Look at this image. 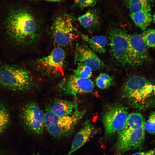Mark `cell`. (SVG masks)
Segmentation results:
<instances>
[{
    "instance_id": "d6986e66",
    "label": "cell",
    "mask_w": 155,
    "mask_h": 155,
    "mask_svg": "<svg viewBox=\"0 0 155 155\" xmlns=\"http://www.w3.org/2000/svg\"><path fill=\"white\" fill-rule=\"evenodd\" d=\"M152 2V0H125L126 6L131 13L143 11L150 12Z\"/></svg>"
},
{
    "instance_id": "52a82bcc",
    "label": "cell",
    "mask_w": 155,
    "mask_h": 155,
    "mask_svg": "<svg viewBox=\"0 0 155 155\" xmlns=\"http://www.w3.org/2000/svg\"><path fill=\"white\" fill-rule=\"evenodd\" d=\"M127 108L121 105L112 107L104 114L102 121L107 135L118 134L124 129L128 116Z\"/></svg>"
},
{
    "instance_id": "484cf974",
    "label": "cell",
    "mask_w": 155,
    "mask_h": 155,
    "mask_svg": "<svg viewBox=\"0 0 155 155\" xmlns=\"http://www.w3.org/2000/svg\"><path fill=\"white\" fill-rule=\"evenodd\" d=\"M75 5L81 8H84L94 6L96 3L97 0H74Z\"/></svg>"
},
{
    "instance_id": "f1b7e54d",
    "label": "cell",
    "mask_w": 155,
    "mask_h": 155,
    "mask_svg": "<svg viewBox=\"0 0 155 155\" xmlns=\"http://www.w3.org/2000/svg\"><path fill=\"white\" fill-rule=\"evenodd\" d=\"M152 19L154 22L155 23V12L154 15Z\"/></svg>"
},
{
    "instance_id": "277c9868",
    "label": "cell",
    "mask_w": 155,
    "mask_h": 155,
    "mask_svg": "<svg viewBox=\"0 0 155 155\" xmlns=\"http://www.w3.org/2000/svg\"><path fill=\"white\" fill-rule=\"evenodd\" d=\"M84 112L75 110L71 115L59 116L54 115L49 110L45 113V127L49 133L55 137H67L71 133Z\"/></svg>"
},
{
    "instance_id": "8992f818",
    "label": "cell",
    "mask_w": 155,
    "mask_h": 155,
    "mask_svg": "<svg viewBox=\"0 0 155 155\" xmlns=\"http://www.w3.org/2000/svg\"><path fill=\"white\" fill-rule=\"evenodd\" d=\"M20 117L24 125L32 132L36 134L43 133L45 127V113L36 103L25 104L21 109Z\"/></svg>"
},
{
    "instance_id": "4fadbf2b",
    "label": "cell",
    "mask_w": 155,
    "mask_h": 155,
    "mask_svg": "<svg viewBox=\"0 0 155 155\" xmlns=\"http://www.w3.org/2000/svg\"><path fill=\"white\" fill-rule=\"evenodd\" d=\"M94 86L93 82L90 78H81L74 75L66 82L63 89L67 94L76 95L92 92Z\"/></svg>"
},
{
    "instance_id": "30bf717a",
    "label": "cell",
    "mask_w": 155,
    "mask_h": 155,
    "mask_svg": "<svg viewBox=\"0 0 155 155\" xmlns=\"http://www.w3.org/2000/svg\"><path fill=\"white\" fill-rule=\"evenodd\" d=\"M128 37L131 66L138 67L144 63L148 58L146 46L142 35L128 34Z\"/></svg>"
},
{
    "instance_id": "4316f807",
    "label": "cell",
    "mask_w": 155,
    "mask_h": 155,
    "mask_svg": "<svg viewBox=\"0 0 155 155\" xmlns=\"http://www.w3.org/2000/svg\"><path fill=\"white\" fill-rule=\"evenodd\" d=\"M131 155H155V148L148 151L136 152Z\"/></svg>"
},
{
    "instance_id": "83f0119b",
    "label": "cell",
    "mask_w": 155,
    "mask_h": 155,
    "mask_svg": "<svg viewBox=\"0 0 155 155\" xmlns=\"http://www.w3.org/2000/svg\"><path fill=\"white\" fill-rule=\"evenodd\" d=\"M50 2H57L59 1L60 0H43Z\"/></svg>"
},
{
    "instance_id": "7402d4cb",
    "label": "cell",
    "mask_w": 155,
    "mask_h": 155,
    "mask_svg": "<svg viewBox=\"0 0 155 155\" xmlns=\"http://www.w3.org/2000/svg\"><path fill=\"white\" fill-rule=\"evenodd\" d=\"M96 83L97 86L102 89H106L113 85V77L105 73L100 74L96 78Z\"/></svg>"
},
{
    "instance_id": "3957f363",
    "label": "cell",
    "mask_w": 155,
    "mask_h": 155,
    "mask_svg": "<svg viewBox=\"0 0 155 155\" xmlns=\"http://www.w3.org/2000/svg\"><path fill=\"white\" fill-rule=\"evenodd\" d=\"M29 72L18 63L0 62V86L8 90L23 92L32 84Z\"/></svg>"
},
{
    "instance_id": "cb8c5ba5",
    "label": "cell",
    "mask_w": 155,
    "mask_h": 155,
    "mask_svg": "<svg viewBox=\"0 0 155 155\" xmlns=\"http://www.w3.org/2000/svg\"><path fill=\"white\" fill-rule=\"evenodd\" d=\"M92 70L89 67L83 65H78L74 70V75L77 77L90 78L92 75Z\"/></svg>"
},
{
    "instance_id": "d4e9b609",
    "label": "cell",
    "mask_w": 155,
    "mask_h": 155,
    "mask_svg": "<svg viewBox=\"0 0 155 155\" xmlns=\"http://www.w3.org/2000/svg\"><path fill=\"white\" fill-rule=\"evenodd\" d=\"M144 128L150 133H155V112L152 113L148 120L145 122Z\"/></svg>"
},
{
    "instance_id": "2e32d148",
    "label": "cell",
    "mask_w": 155,
    "mask_h": 155,
    "mask_svg": "<svg viewBox=\"0 0 155 155\" xmlns=\"http://www.w3.org/2000/svg\"><path fill=\"white\" fill-rule=\"evenodd\" d=\"M81 25L87 28H92L97 26L100 21V18L98 11L92 9L80 16L78 18Z\"/></svg>"
},
{
    "instance_id": "e0dca14e",
    "label": "cell",
    "mask_w": 155,
    "mask_h": 155,
    "mask_svg": "<svg viewBox=\"0 0 155 155\" xmlns=\"http://www.w3.org/2000/svg\"><path fill=\"white\" fill-rule=\"evenodd\" d=\"M130 17L135 24L143 30L146 29L153 20L150 12L147 11L131 13Z\"/></svg>"
},
{
    "instance_id": "9c48e42d",
    "label": "cell",
    "mask_w": 155,
    "mask_h": 155,
    "mask_svg": "<svg viewBox=\"0 0 155 155\" xmlns=\"http://www.w3.org/2000/svg\"><path fill=\"white\" fill-rule=\"evenodd\" d=\"M144 126L123 130L119 134L116 148L121 152L140 148L145 138Z\"/></svg>"
},
{
    "instance_id": "7a4b0ae2",
    "label": "cell",
    "mask_w": 155,
    "mask_h": 155,
    "mask_svg": "<svg viewBox=\"0 0 155 155\" xmlns=\"http://www.w3.org/2000/svg\"><path fill=\"white\" fill-rule=\"evenodd\" d=\"M122 93L124 99L135 108L146 109L155 106V85L141 76L129 78L124 84Z\"/></svg>"
},
{
    "instance_id": "6da1fadb",
    "label": "cell",
    "mask_w": 155,
    "mask_h": 155,
    "mask_svg": "<svg viewBox=\"0 0 155 155\" xmlns=\"http://www.w3.org/2000/svg\"><path fill=\"white\" fill-rule=\"evenodd\" d=\"M32 14L24 9L11 10L0 21V49L7 57L18 58L23 48L32 42L37 30Z\"/></svg>"
},
{
    "instance_id": "5b68a950",
    "label": "cell",
    "mask_w": 155,
    "mask_h": 155,
    "mask_svg": "<svg viewBox=\"0 0 155 155\" xmlns=\"http://www.w3.org/2000/svg\"><path fill=\"white\" fill-rule=\"evenodd\" d=\"M128 34L119 28L110 31L109 38L111 51L116 61L122 65L131 66Z\"/></svg>"
},
{
    "instance_id": "ac0fdd59",
    "label": "cell",
    "mask_w": 155,
    "mask_h": 155,
    "mask_svg": "<svg viewBox=\"0 0 155 155\" xmlns=\"http://www.w3.org/2000/svg\"><path fill=\"white\" fill-rule=\"evenodd\" d=\"M82 36L93 50L100 53L105 52L106 47L108 42V39L106 36L98 35L90 38L88 36L84 35Z\"/></svg>"
},
{
    "instance_id": "ba28073f",
    "label": "cell",
    "mask_w": 155,
    "mask_h": 155,
    "mask_svg": "<svg viewBox=\"0 0 155 155\" xmlns=\"http://www.w3.org/2000/svg\"><path fill=\"white\" fill-rule=\"evenodd\" d=\"M52 30L54 42L60 46L68 45L77 36L74 33L71 19L66 15H60L56 19Z\"/></svg>"
},
{
    "instance_id": "7c38bea8",
    "label": "cell",
    "mask_w": 155,
    "mask_h": 155,
    "mask_svg": "<svg viewBox=\"0 0 155 155\" xmlns=\"http://www.w3.org/2000/svg\"><path fill=\"white\" fill-rule=\"evenodd\" d=\"M75 61L78 65L90 67L92 71L99 69L104 65L102 61L94 51L86 46L78 45L75 53Z\"/></svg>"
},
{
    "instance_id": "ffe728a7",
    "label": "cell",
    "mask_w": 155,
    "mask_h": 155,
    "mask_svg": "<svg viewBox=\"0 0 155 155\" xmlns=\"http://www.w3.org/2000/svg\"><path fill=\"white\" fill-rule=\"evenodd\" d=\"M145 122L144 118L140 113H131L128 115L125 126L123 130L144 126Z\"/></svg>"
},
{
    "instance_id": "8fae6325",
    "label": "cell",
    "mask_w": 155,
    "mask_h": 155,
    "mask_svg": "<svg viewBox=\"0 0 155 155\" xmlns=\"http://www.w3.org/2000/svg\"><path fill=\"white\" fill-rule=\"evenodd\" d=\"M65 53L62 48L54 49L47 56L38 61L39 66L48 72L63 74Z\"/></svg>"
},
{
    "instance_id": "9a60e30c",
    "label": "cell",
    "mask_w": 155,
    "mask_h": 155,
    "mask_svg": "<svg viewBox=\"0 0 155 155\" xmlns=\"http://www.w3.org/2000/svg\"><path fill=\"white\" fill-rule=\"evenodd\" d=\"M76 107L75 104L73 102L59 99L53 102L49 110L57 116H65L73 114Z\"/></svg>"
},
{
    "instance_id": "44dd1931",
    "label": "cell",
    "mask_w": 155,
    "mask_h": 155,
    "mask_svg": "<svg viewBox=\"0 0 155 155\" xmlns=\"http://www.w3.org/2000/svg\"><path fill=\"white\" fill-rule=\"evenodd\" d=\"M11 117L6 106L0 102V135L7 129L10 123Z\"/></svg>"
},
{
    "instance_id": "603a6c76",
    "label": "cell",
    "mask_w": 155,
    "mask_h": 155,
    "mask_svg": "<svg viewBox=\"0 0 155 155\" xmlns=\"http://www.w3.org/2000/svg\"><path fill=\"white\" fill-rule=\"evenodd\" d=\"M142 35L146 46L155 47V29H148L144 31Z\"/></svg>"
},
{
    "instance_id": "f546056e",
    "label": "cell",
    "mask_w": 155,
    "mask_h": 155,
    "mask_svg": "<svg viewBox=\"0 0 155 155\" xmlns=\"http://www.w3.org/2000/svg\"><path fill=\"white\" fill-rule=\"evenodd\" d=\"M33 155H34V154Z\"/></svg>"
},
{
    "instance_id": "5bb4252c",
    "label": "cell",
    "mask_w": 155,
    "mask_h": 155,
    "mask_svg": "<svg viewBox=\"0 0 155 155\" xmlns=\"http://www.w3.org/2000/svg\"><path fill=\"white\" fill-rule=\"evenodd\" d=\"M75 136L71 147L67 155H71L82 146L89 139L94 131V128L89 121L86 120Z\"/></svg>"
}]
</instances>
